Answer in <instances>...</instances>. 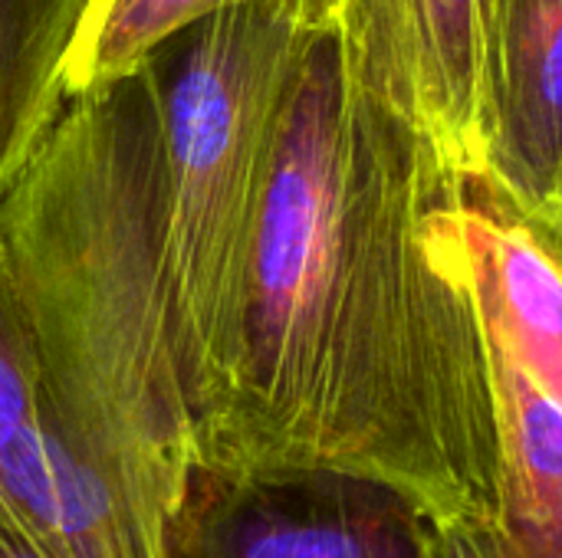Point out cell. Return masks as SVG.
I'll use <instances>...</instances> for the list:
<instances>
[{
  "label": "cell",
  "mask_w": 562,
  "mask_h": 558,
  "mask_svg": "<svg viewBox=\"0 0 562 558\" xmlns=\"http://www.w3.org/2000/svg\"><path fill=\"white\" fill-rule=\"evenodd\" d=\"M428 558H510L494 520H435L425 526Z\"/></svg>",
  "instance_id": "cell-12"
},
{
  "label": "cell",
  "mask_w": 562,
  "mask_h": 558,
  "mask_svg": "<svg viewBox=\"0 0 562 558\" xmlns=\"http://www.w3.org/2000/svg\"><path fill=\"white\" fill-rule=\"evenodd\" d=\"M491 174L550 207L562 171V0L491 3Z\"/></svg>",
  "instance_id": "cell-7"
},
{
  "label": "cell",
  "mask_w": 562,
  "mask_h": 558,
  "mask_svg": "<svg viewBox=\"0 0 562 558\" xmlns=\"http://www.w3.org/2000/svg\"><path fill=\"white\" fill-rule=\"evenodd\" d=\"M494 0H339L336 33L356 79L431 138L458 171H487Z\"/></svg>",
  "instance_id": "cell-5"
},
{
  "label": "cell",
  "mask_w": 562,
  "mask_h": 558,
  "mask_svg": "<svg viewBox=\"0 0 562 558\" xmlns=\"http://www.w3.org/2000/svg\"><path fill=\"white\" fill-rule=\"evenodd\" d=\"M263 0H86L66 59V99L105 89L145 66L201 20Z\"/></svg>",
  "instance_id": "cell-10"
},
{
  "label": "cell",
  "mask_w": 562,
  "mask_h": 558,
  "mask_svg": "<svg viewBox=\"0 0 562 558\" xmlns=\"http://www.w3.org/2000/svg\"><path fill=\"white\" fill-rule=\"evenodd\" d=\"M59 424L66 428L33 322L0 247V483Z\"/></svg>",
  "instance_id": "cell-11"
},
{
  "label": "cell",
  "mask_w": 562,
  "mask_h": 558,
  "mask_svg": "<svg viewBox=\"0 0 562 558\" xmlns=\"http://www.w3.org/2000/svg\"><path fill=\"white\" fill-rule=\"evenodd\" d=\"M339 0H263L188 30L165 89V276L184 358L198 467L244 303L277 125L310 39Z\"/></svg>",
  "instance_id": "cell-3"
},
{
  "label": "cell",
  "mask_w": 562,
  "mask_h": 558,
  "mask_svg": "<svg viewBox=\"0 0 562 558\" xmlns=\"http://www.w3.org/2000/svg\"><path fill=\"white\" fill-rule=\"evenodd\" d=\"M428 513L336 470H194L165 558H428Z\"/></svg>",
  "instance_id": "cell-4"
},
{
  "label": "cell",
  "mask_w": 562,
  "mask_h": 558,
  "mask_svg": "<svg viewBox=\"0 0 562 558\" xmlns=\"http://www.w3.org/2000/svg\"><path fill=\"white\" fill-rule=\"evenodd\" d=\"M0 558H56L13 523L0 520Z\"/></svg>",
  "instance_id": "cell-13"
},
{
  "label": "cell",
  "mask_w": 562,
  "mask_h": 558,
  "mask_svg": "<svg viewBox=\"0 0 562 558\" xmlns=\"http://www.w3.org/2000/svg\"><path fill=\"white\" fill-rule=\"evenodd\" d=\"M547 210H553V214L562 220V171H560V184H557V197H553V204H550Z\"/></svg>",
  "instance_id": "cell-14"
},
{
  "label": "cell",
  "mask_w": 562,
  "mask_h": 558,
  "mask_svg": "<svg viewBox=\"0 0 562 558\" xmlns=\"http://www.w3.org/2000/svg\"><path fill=\"white\" fill-rule=\"evenodd\" d=\"M501 428L497 529L510 558H562V408L487 342Z\"/></svg>",
  "instance_id": "cell-8"
},
{
  "label": "cell",
  "mask_w": 562,
  "mask_h": 558,
  "mask_svg": "<svg viewBox=\"0 0 562 558\" xmlns=\"http://www.w3.org/2000/svg\"><path fill=\"white\" fill-rule=\"evenodd\" d=\"M458 178L326 23L283 102L198 470H336L435 520H497V395Z\"/></svg>",
  "instance_id": "cell-1"
},
{
  "label": "cell",
  "mask_w": 562,
  "mask_h": 558,
  "mask_svg": "<svg viewBox=\"0 0 562 558\" xmlns=\"http://www.w3.org/2000/svg\"><path fill=\"white\" fill-rule=\"evenodd\" d=\"M458 234L487 342L562 408V220L491 171H461Z\"/></svg>",
  "instance_id": "cell-6"
},
{
  "label": "cell",
  "mask_w": 562,
  "mask_h": 558,
  "mask_svg": "<svg viewBox=\"0 0 562 558\" xmlns=\"http://www.w3.org/2000/svg\"><path fill=\"white\" fill-rule=\"evenodd\" d=\"M158 59L66 102L0 197V247L79 447L165 536L198 431L165 276Z\"/></svg>",
  "instance_id": "cell-2"
},
{
  "label": "cell",
  "mask_w": 562,
  "mask_h": 558,
  "mask_svg": "<svg viewBox=\"0 0 562 558\" xmlns=\"http://www.w3.org/2000/svg\"><path fill=\"white\" fill-rule=\"evenodd\" d=\"M86 0H0V197L66 109V59Z\"/></svg>",
  "instance_id": "cell-9"
}]
</instances>
